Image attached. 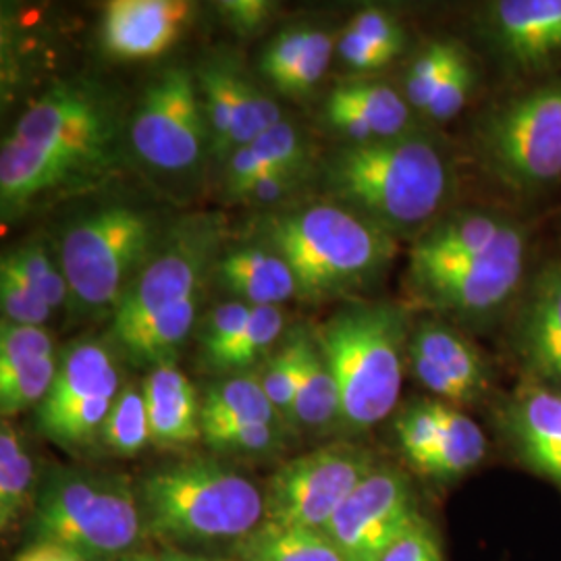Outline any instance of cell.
<instances>
[{
    "mask_svg": "<svg viewBox=\"0 0 561 561\" xmlns=\"http://www.w3.org/2000/svg\"><path fill=\"white\" fill-rule=\"evenodd\" d=\"M240 561H345L324 530L262 522L236 542Z\"/></svg>",
    "mask_w": 561,
    "mask_h": 561,
    "instance_id": "cb8c5ba5",
    "label": "cell"
},
{
    "mask_svg": "<svg viewBox=\"0 0 561 561\" xmlns=\"http://www.w3.org/2000/svg\"><path fill=\"white\" fill-rule=\"evenodd\" d=\"M129 144L146 167L164 175L194 173L204 154H213L196 73L171 67L146 85L129 119Z\"/></svg>",
    "mask_w": 561,
    "mask_h": 561,
    "instance_id": "30bf717a",
    "label": "cell"
},
{
    "mask_svg": "<svg viewBox=\"0 0 561 561\" xmlns=\"http://www.w3.org/2000/svg\"><path fill=\"white\" fill-rule=\"evenodd\" d=\"M337 55L340 59L356 71H375L389 65L396 57L375 46L373 42L362 38L360 34L352 32L350 27L343 32L337 41Z\"/></svg>",
    "mask_w": 561,
    "mask_h": 561,
    "instance_id": "c3c4849f",
    "label": "cell"
},
{
    "mask_svg": "<svg viewBox=\"0 0 561 561\" xmlns=\"http://www.w3.org/2000/svg\"><path fill=\"white\" fill-rule=\"evenodd\" d=\"M233 78L236 67L227 60L204 62L196 71L202 108L210 129V148L217 159L231 157L233 131Z\"/></svg>",
    "mask_w": 561,
    "mask_h": 561,
    "instance_id": "f546056e",
    "label": "cell"
},
{
    "mask_svg": "<svg viewBox=\"0 0 561 561\" xmlns=\"http://www.w3.org/2000/svg\"><path fill=\"white\" fill-rule=\"evenodd\" d=\"M312 32H314V27H310V25H296V27H287L277 34L262 53V76L273 85H277L294 69V65L301 59Z\"/></svg>",
    "mask_w": 561,
    "mask_h": 561,
    "instance_id": "ee69618b",
    "label": "cell"
},
{
    "mask_svg": "<svg viewBox=\"0 0 561 561\" xmlns=\"http://www.w3.org/2000/svg\"><path fill=\"white\" fill-rule=\"evenodd\" d=\"M217 7L231 27L240 34H252L271 18L275 4L268 0H225Z\"/></svg>",
    "mask_w": 561,
    "mask_h": 561,
    "instance_id": "816d5d0a",
    "label": "cell"
},
{
    "mask_svg": "<svg viewBox=\"0 0 561 561\" xmlns=\"http://www.w3.org/2000/svg\"><path fill=\"white\" fill-rule=\"evenodd\" d=\"M300 347L301 331H294V335L266 358L262 368V389L285 424H294V405L300 375Z\"/></svg>",
    "mask_w": 561,
    "mask_h": 561,
    "instance_id": "836d02e7",
    "label": "cell"
},
{
    "mask_svg": "<svg viewBox=\"0 0 561 561\" xmlns=\"http://www.w3.org/2000/svg\"><path fill=\"white\" fill-rule=\"evenodd\" d=\"M140 503L144 526L171 542H240L264 522V493L219 461H180L150 472Z\"/></svg>",
    "mask_w": 561,
    "mask_h": 561,
    "instance_id": "5b68a950",
    "label": "cell"
},
{
    "mask_svg": "<svg viewBox=\"0 0 561 561\" xmlns=\"http://www.w3.org/2000/svg\"><path fill=\"white\" fill-rule=\"evenodd\" d=\"M472 88H474V69L463 53L460 60L454 65V69L447 73V78L443 80L442 88L437 90V94L433 96V101L424 113L435 121L454 119L466 106V102L472 94Z\"/></svg>",
    "mask_w": 561,
    "mask_h": 561,
    "instance_id": "f6af8a7d",
    "label": "cell"
},
{
    "mask_svg": "<svg viewBox=\"0 0 561 561\" xmlns=\"http://www.w3.org/2000/svg\"><path fill=\"white\" fill-rule=\"evenodd\" d=\"M266 171H271V167L262 161L261 157L252 150V146L238 148V150L227 159V167H225L227 194L238 201L241 196V192H243L245 187H250L259 178H262ZM275 171H277V169H275Z\"/></svg>",
    "mask_w": 561,
    "mask_h": 561,
    "instance_id": "681fc988",
    "label": "cell"
},
{
    "mask_svg": "<svg viewBox=\"0 0 561 561\" xmlns=\"http://www.w3.org/2000/svg\"><path fill=\"white\" fill-rule=\"evenodd\" d=\"M194 13L183 0H113L104 9L102 44L123 60L159 57L169 50Z\"/></svg>",
    "mask_w": 561,
    "mask_h": 561,
    "instance_id": "2e32d148",
    "label": "cell"
},
{
    "mask_svg": "<svg viewBox=\"0 0 561 561\" xmlns=\"http://www.w3.org/2000/svg\"><path fill=\"white\" fill-rule=\"evenodd\" d=\"M514 341L526 379L561 393V264H547L530 283Z\"/></svg>",
    "mask_w": 561,
    "mask_h": 561,
    "instance_id": "e0dca14e",
    "label": "cell"
},
{
    "mask_svg": "<svg viewBox=\"0 0 561 561\" xmlns=\"http://www.w3.org/2000/svg\"><path fill=\"white\" fill-rule=\"evenodd\" d=\"M7 256L20 268L21 275L30 280L53 310L69 301V285L62 275L60 264L53 261L50 252L42 241L23 243L9 250Z\"/></svg>",
    "mask_w": 561,
    "mask_h": 561,
    "instance_id": "ab89813d",
    "label": "cell"
},
{
    "mask_svg": "<svg viewBox=\"0 0 561 561\" xmlns=\"http://www.w3.org/2000/svg\"><path fill=\"white\" fill-rule=\"evenodd\" d=\"M0 304L2 321L27 327H44L53 308L42 298L38 289L25 279L20 268L4 254L0 262Z\"/></svg>",
    "mask_w": 561,
    "mask_h": 561,
    "instance_id": "74e56055",
    "label": "cell"
},
{
    "mask_svg": "<svg viewBox=\"0 0 561 561\" xmlns=\"http://www.w3.org/2000/svg\"><path fill=\"white\" fill-rule=\"evenodd\" d=\"M503 428L522 460L561 486V393L526 379L503 408Z\"/></svg>",
    "mask_w": 561,
    "mask_h": 561,
    "instance_id": "ac0fdd59",
    "label": "cell"
},
{
    "mask_svg": "<svg viewBox=\"0 0 561 561\" xmlns=\"http://www.w3.org/2000/svg\"><path fill=\"white\" fill-rule=\"evenodd\" d=\"M250 146L271 169L301 180L310 171V146L300 129L289 121H280L279 125L266 129Z\"/></svg>",
    "mask_w": 561,
    "mask_h": 561,
    "instance_id": "f35d334b",
    "label": "cell"
},
{
    "mask_svg": "<svg viewBox=\"0 0 561 561\" xmlns=\"http://www.w3.org/2000/svg\"><path fill=\"white\" fill-rule=\"evenodd\" d=\"M285 317L279 306H254L240 335L225 352L213 370L217 373H243L271 356V350L279 343Z\"/></svg>",
    "mask_w": 561,
    "mask_h": 561,
    "instance_id": "1f68e13d",
    "label": "cell"
},
{
    "mask_svg": "<svg viewBox=\"0 0 561 561\" xmlns=\"http://www.w3.org/2000/svg\"><path fill=\"white\" fill-rule=\"evenodd\" d=\"M379 461L360 445L333 443L283 463L264 491V520L324 530Z\"/></svg>",
    "mask_w": 561,
    "mask_h": 561,
    "instance_id": "8fae6325",
    "label": "cell"
},
{
    "mask_svg": "<svg viewBox=\"0 0 561 561\" xmlns=\"http://www.w3.org/2000/svg\"><path fill=\"white\" fill-rule=\"evenodd\" d=\"M121 159L123 111L115 92L83 78L50 85L2 141V219L99 187Z\"/></svg>",
    "mask_w": 561,
    "mask_h": 561,
    "instance_id": "6da1fadb",
    "label": "cell"
},
{
    "mask_svg": "<svg viewBox=\"0 0 561 561\" xmlns=\"http://www.w3.org/2000/svg\"><path fill=\"white\" fill-rule=\"evenodd\" d=\"M259 241L294 271L298 298L322 301L381 277L396 256V238L335 202L271 213L256 221Z\"/></svg>",
    "mask_w": 561,
    "mask_h": 561,
    "instance_id": "3957f363",
    "label": "cell"
},
{
    "mask_svg": "<svg viewBox=\"0 0 561 561\" xmlns=\"http://www.w3.org/2000/svg\"><path fill=\"white\" fill-rule=\"evenodd\" d=\"M333 48H335L333 36L324 30L314 27L301 59L294 65V69L275 88L289 96L310 92L324 78L331 59H333Z\"/></svg>",
    "mask_w": 561,
    "mask_h": 561,
    "instance_id": "7bdbcfd3",
    "label": "cell"
},
{
    "mask_svg": "<svg viewBox=\"0 0 561 561\" xmlns=\"http://www.w3.org/2000/svg\"><path fill=\"white\" fill-rule=\"evenodd\" d=\"M329 202L356 213L393 238L428 229L451 190L442 148L421 134L345 144L321 167Z\"/></svg>",
    "mask_w": 561,
    "mask_h": 561,
    "instance_id": "7a4b0ae2",
    "label": "cell"
},
{
    "mask_svg": "<svg viewBox=\"0 0 561 561\" xmlns=\"http://www.w3.org/2000/svg\"><path fill=\"white\" fill-rule=\"evenodd\" d=\"M421 516L408 477L379 463L343 502L324 533L343 560L379 561Z\"/></svg>",
    "mask_w": 561,
    "mask_h": 561,
    "instance_id": "5bb4252c",
    "label": "cell"
},
{
    "mask_svg": "<svg viewBox=\"0 0 561 561\" xmlns=\"http://www.w3.org/2000/svg\"><path fill=\"white\" fill-rule=\"evenodd\" d=\"M347 27L352 32L360 34L362 38L379 46L385 53H389L391 57L400 55L403 42H405L400 23L381 9L362 11L354 20L350 21Z\"/></svg>",
    "mask_w": 561,
    "mask_h": 561,
    "instance_id": "7dc6e473",
    "label": "cell"
},
{
    "mask_svg": "<svg viewBox=\"0 0 561 561\" xmlns=\"http://www.w3.org/2000/svg\"><path fill=\"white\" fill-rule=\"evenodd\" d=\"M36 470L18 428L2 422L0 428V526L18 528L25 512L36 505Z\"/></svg>",
    "mask_w": 561,
    "mask_h": 561,
    "instance_id": "83f0119b",
    "label": "cell"
},
{
    "mask_svg": "<svg viewBox=\"0 0 561 561\" xmlns=\"http://www.w3.org/2000/svg\"><path fill=\"white\" fill-rule=\"evenodd\" d=\"M55 354V341L46 327L2 321L0 327V379L15 375L32 362Z\"/></svg>",
    "mask_w": 561,
    "mask_h": 561,
    "instance_id": "60d3db41",
    "label": "cell"
},
{
    "mask_svg": "<svg viewBox=\"0 0 561 561\" xmlns=\"http://www.w3.org/2000/svg\"><path fill=\"white\" fill-rule=\"evenodd\" d=\"M101 442L123 458L138 456L152 443L144 385L129 382L121 389L119 398L102 426Z\"/></svg>",
    "mask_w": 561,
    "mask_h": 561,
    "instance_id": "4dcf8cb0",
    "label": "cell"
},
{
    "mask_svg": "<svg viewBox=\"0 0 561 561\" xmlns=\"http://www.w3.org/2000/svg\"><path fill=\"white\" fill-rule=\"evenodd\" d=\"M202 301L204 291L173 308L162 310L161 314L141 324L140 329H136L127 337L115 341V345L125 354V358L138 366L154 368L161 364H175L187 337L201 322L198 314Z\"/></svg>",
    "mask_w": 561,
    "mask_h": 561,
    "instance_id": "603a6c76",
    "label": "cell"
},
{
    "mask_svg": "<svg viewBox=\"0 0 561 561\" xmlns=\"http://www.w3.org/2000/svg\"><path fill=\"white\" fill-rule=\"evenodd\" d=\"M442 431V401L422 400L401 412L396 422V435L410 466L419 472L433 454Z\"/></svg>",
    "mask_w": 561,
    "mask_h": 561,
    "instance_id": "8d00e7d4",
    "label": "cell"
},
{
    "mask_svg": "<svg viewBox=\"0 0 561 561\" xmlns=\"http://www.w3.org/2000/svg\"><path fill=\"white\" fill-rule=\"evenodd\" d=\"M379 561H445L442 542L424 516L391 542Z\"/></svg>",
    "mask_w": 561,
    "mask_h": 561,
    "instance_id": "bcb514c9",
    "label": "cell"
},
{
    "mask_svg": "<svg viewBox=\"0 0 561 561\" xmlns=\"http://www.w3.org/2000/svg\"><path fill=\"white\" fill-rule=\"evenodd\" d=\"M144 385L152 445L180 449L202 439V401L178 364L150 368Z\"/></svg>",
    "mask_w": 561,
    "mask_h": 561,
    "instance_id": "44dd1931",
    "label": "cell"
},
{
    "mask_svg": "<svg viewBox=\"0 0 561 561\" xmlns=\"http://www.w3.org/2000/svg\"><path fill=\"white\" fill-rule=\"evenodd\" d=\"M121 389L115 354L99 340L76 341L62 352L55 382L36 410L38 428L65 449L101 442Z\"/></svg>",
    "mask_w": 561,
    "mask_h": 561,
    "instance_id": "7c38bea8",
    "label": "cell"
},
{
    "mask_svg": "<svg viewBox=\"0 0 561 561\" xmlns=\"http://www.w3.org/2000/svg\"><path fill=\"white\" fill-rule=\"evenodd\" d=\"M514 222L489 213H458L424 229L410 254V275L491 248Z\"/></svg>",
    "mask_w": 561,
    "mask_h": 561,
    "instance_id": "7402d4cb",
    "label": "cell"
},
{
    "mask_svg": "<svg viewBox=\"0 0 561 561\" xmlns=\"http://www.w3.org/2000/svg\"><path fill=\"white\" fill-rule=\"evenodd\" d=\"M486 454L481 426L456 405L442 401V431L433 454L422 463L421 474L433 479H458L477 468Z\"/></svg>",
    "mask_w": 561,
    "mask_h": 561,
    "instance_id": "4316f807",
    "label": "cell"
},
{
    "mask_svg": "<svg viewBox=\"0 0 561 561\" xmlns=\"http://www.w3.org/2000/svg\"><path fill=\"white\" fill-rule=\"evenodd\" d=\"M327 104L340 106L370 127L377 140L412 134V106L391 85L377 81H352L337 85Z\"/></svg>",
    "mask_w": 561,
    "mask_h": 561,
    "instance_id": "d4e9b609",
    "label": "cell"
},
{
    "mask_svg": "<svg viewBox=\"0 0 561 561\" xmlns=\"http://www.w3.org/2000/svg\"><path fill=\"white\" fill-rule=\"evenodd\" d=\"M252 308L254 306H248L243 301H225L213 308V312L198 322L202 362L208 368H215L217 362L225 356V352L231 347V343L240 335L243 324L248 321Z\"/></svg>",
    "mask_w": 561,
    "mask_h": 561,
    "instance_id": "b9f144b4",
    "label": "cell"
},
{
    "mask_svg": "<svg viewBox=\"0 0 561 561\" xmlns=\"http://www.w3.org/2000/svg\"><path fill=\"white\" fill-rule=\"evenodd\" d=\"M300 183L301 178L271 169L250 187H245L238 201L252 202V204H279L285 198H289L300 187Z\"/></svg>",
    "mask_w": 561,
    "mask_h": 561,
    "instance_id": "f907efd6",
    "label": "cell"
},
{
    "mask_svg": "<svg viewBox=\"0 0 561 561\" xmlns=\"http://www.w3.org/2000/svg\"><path fill=\"white\" fill-rule=\"evenodd\" d=\"M161 238L154 215L140 206L111 202L83 213L60 238L69 304L88 317L108 312L113 319Z\"/></svg>",
    "mask_w": 561,
    "mask_h": 561,
    "instance_id": "52a82bcc",
    "label": "cell"
},
{
    "mask_svg": "<svg viewBox=\"0 0 561 561\" xmlns=\"http://www.w3.org/2000/svg\"><path fill=\"white\" fill-rule=\"evenodd\" d=\"M484 167L516 192L561 180V80L545 81L495 106L477 134Z\"/></svg>",
    "mask_w": 561,
    "mask_h": 561,
    "instance_id": "ba28073f",
    "label": "cell"
},
{
    "mask_svg": "<svg viewBox=\"0 0 561 561\" xmlns=\"http://www.w3.org/2000/svg\"><path fill=\"white\" fill-rule=\"evenodd\" d=\"M222 231L219 215L185 217L167 229L113 314L111 340L127 337L162 310L206 291L222 254Z\"/></svg>",
    "mask_w": 561,
    "mask_h": 561,
    "instance_id": "9c48e42d",
    "label": "cell"
},
{
    "mask_svg": "<svg viewBox=\"0 0 561 561\" xmlns=\"http://www.w3.org/2000/svg\"><path fill=\"white\" fill-rule=\"evenodd\" d=\"M213 279L233 301L248 306H279L298 298V283L289 264L261 241L222 252Z\"/></svg>",
    "mask_w": 561,
    "mask_h": 561,
    "instance_id": "ffe728a7",
    "label": "cell"
},
{
    "mask_svg": "<svg viewBox=\"0 0 561 561\" xmlns=\"http://www.w3.org/2000/svg\"><path fill=\"white\" fill-rule=\"evenodd\" d=\"M340 391V426L370 431L398 405L405 317L387 301H352L314 331Z\"/></svg>",
    "mask_w": 561,
    "mask_h": 561,
    "instance_id": "277c9868",
    "label": "cell"
},
{
    "mask_svg": "<svg viewBox=\"0 0 561 561\" xmlns=\"http://www.w3.org/2000/svg\"><path fill=\"white\" fill-rule=\"evenodd\" d=\"M161 561H225L215 560V558H204V556H194V553H185L175 547H169L161 553Z\"/></svg>",
    "mask_w": 561,
    "mask_h": 561,
    "instance_id": "db71d44e",
    "label": "cell"
},
{
    "mask_svg": "<svg viewBox=\"0 0 561 561\" xmlns=\"http://www.w3.org/2000/svg\"><path fill=\"white\" fill-rule=\"evenodd\" d=\"M526 262V236L514 222L484 252L410 275L433 308L454 317H484L518 291Z\"/></svg>",
    "mask_w": 561,
    "mask_h": 561,
    "instance_id": "4fadbf2b",
    "label": "cell"
},
{
    "mask_svg": "<svg viewBox=\"0 0 561 561\" xmlns=\"http://www.w3.org/2000/svg\"><path fill=\"white\" fill-rule=\"evenodd\" d=\"M252 421L285 424L266 398L261 377L240 375L222 379L206 389L202 400V422Z\"/></svg>",
    "mask_w": 561,
    "mask_h": 561,
    "instance_id": "f1b7e54d",
    "label": "cell"
},
{
    "mask_svg": "<svg viewBox=\"0 0 561 561\" xmlns=\"http://www.w3.org/2000/svg\"><path fill=\"white\" fill-rule=\"evenodd\" d=\"M38 542L60 545L85 561L131 556L144 530L140 497L123 477L55 468L34 505Z\"/></svg>",
    "mask_w": 561,
    "mask_h": 561,
    "instance_id": "8992f818",
    "label": "cell"
},
{
    "mask_svg": "<svg viewBox=\"0 0 561 561\" xmlns=\"http://www.w3.org/2000/svg\"><path fill=\"white\" fill-rule=\"evenodd\" d=\"M119 561H161V556H154V553H131L125 560Z\"/></svg>",
    "mask_w": 561,
    "mask_h": 561,
    "instance_id": "11a10c76",
    "label": "cell"
},
{
    "mask_svg": "<svg viewBox=\"0 0 561 561\" xmlns=\"http://www.w3.org/2000/svg\"><path fill=\"white\" fill-rule=\"evenodd\" d=\"M294 424L310 431L340 426V391L314 333L301 331L300 375Z\"/></svg>",
    "mask_w": 561,
    "mask_h": 561,
    "instance_id": "484cf974",
    "label": "cell"
},
{
    "mask_svg": "<svg viewBox=\"0 0 561 561\" xmlns=\"http://www.w3.org/2000/svg\"><path fill=\"white\" fill-rule=\"evenodd\" d=\"M59 370L57 354L44 356L41 360L27 364L15 375L0 379V412L2 416H18L32 410L46 400Z\"/></svg>",
    "mask_w": 561,
    "mask_h": 561,
    "instance_id": "d590c367",
    "label": "cell"
},
{
    "mask_svg": "<svg viewBox=\"0 0 561 561\" xmlns=\"http://www.w3.org/2000/svg\"><path fill=\"white\" fill-rule=\"evenodd\" d=\"M202 439L221 454L264 456L283 443V424L252 421L202 422Z\"/></svg>",
    "mask_w": 561,
    "mask_h": 561,
    "instance_id": "d6a6232c",
    "label": "cell"
},
{
    "mask_svg": "<svg viewBox=\"0 0 561 561\" xmlns=\"http://www.w3.org/2000/svg\"><path fill=\"white\" fill-rule=\"evenodd\" d=\"M18 561H85L81 560L78 553L60 547V545H53V542H36L32 547H27L21 553Z\"/></svg>",
    "mask_w": 561,
    "mask_h": 561,
    "instance_id": "f5cc1de1",
    "label": "cell"
},
{
    "mask_svg": "<svg viewBox=\"0 0 561 561\" xmlns=\"http://www.w3.org/2000/svg\"><path fill=\"white\" fill-rule=\"evenodd\" d=\"M461 55L463 50L458 44L445 41L433 42L422 50L405 78V101L410 102L412 108H419L422 113L428 108L443 80Z\"/></svg>",
    "mask_w": 561,
    "mask_h": 561,
    "instance_id": "e575fe53",
    "label": "cell"
},
{
    "mask_svg": "<svg viewBox=\"0 0 561 561\" xmlns=\"http://www.w3.org/2000/svg\"><path fill=\"white\" fill-rule=\"evenodd\" d=\"M408 356L422 387L449 405L481 400L489 389V368L481 352L443 322H421Z\"/></svg>",
    "mask_w": 561,
    "mask_h": 561,
    "instance_id": "9a60e30c",
    "label": "cell"
},
{
    "mask_svg": "<svg viewBox=\"0 0 561 561\" xmlns=\"http://www.w3.org/2000/svg\"><path fill=\"white\" fill-rule=\"evenodd\" d=\"M489 25L503 55L522 69H542L561 59V0L495 2Z\"/></svg>",
    "mask_w": 561,
    "mask_h": 561,
    "instance_id": "d6986e66",
    "label": "cell"
}]
</instances>
